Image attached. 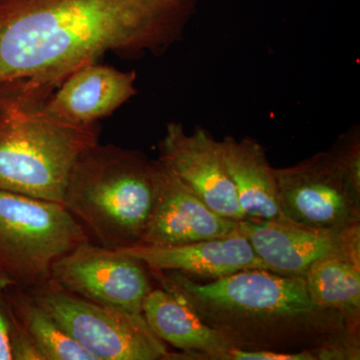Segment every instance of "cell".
Instances as JSON below:
<instances>
[{"instance_id":"obj_16","label":"cell","mask_w":360,"mask_h":360,"mask_svg":"<svg viewBox=\"0 0 360 360\" xmlns=\"http://www.w3.org/2000/svg\"><path fill=\"white\" fill-rule=\"evenodd\" d=\"M312 302L335 310L355 333L360 324V264L345 257L317 262L304 277Z\"/></svg>"},{"instance_id":"obj_10","label":"cell","mask_w":360,"mask_h":360,"mask_svg":"<svg viewBox=\"0 0 360 360\" xmlns=\"http://www.w3.org/2000/svg\"><path fill=\"white\" fill-rule=\"evenodd\" d=\"M238 231L248 238L269 271L305 277L317 262L345 257L360 264V226L347 231H322L281 220L238 221Z\"/></svg>"},{"instance_id":"obj_20","label":"cell","mask_w":360,"mask_h":360,"mask_svg":"<svg viewBox=\"0 0 360 360\" xmlns=\"http://www.w3.org/2000/svg\"><path fill=\"white\" fill-rule=\"evenodd\" d=\"M4 288V285L0 281V360H13L11 342H9L8 324H7L4 302H2Z\"/></svg>"},{"instance_id":"obj_17","label":"cell","mask_w":360,"mask_h":360,"mask_svg":"<svg viewBox=\"0 0 360 360\" xmlns=\"http://www.w3.org/2000/svg\"><path fill=\"white\" fill-rule=\"evenodd\" d=\"M2 302L20 321L44 360H94L25 290L4 288Z\"/></svg>"},{"instance_id":"obj_9","label":"cell","mask_w":360,"mask_h":360,"mask_svg":"<svg viewBox=\"0 0 360 360\" xmlns=\"http://www.w3.org/2000/svg\"><path fill=\"white\" fill-rule=\"evenodd\" d=\"M158 148L161 165L210 210L236 221L245 219L221 144L207 129L196 127L188 134L181 122L167 123Z\"/></svg>"},{"instance_id":"obj_14","label":"cell","mask_w":360,"mask_h":360,"mask_svg":"<svg viewBox=\"0 0 360 360\" xmlns=\"http://www.w3.org/2000/svg\"><path fill=\"white\" fill-rule=\"evenodd\" d=\"M220 144L245 219L285 220L279 207L274 168L264 146L250 137L238 139L231 135Z\"/></svg>"},{"instance_id":"obj_2","label":"cell","mask_w":360,"mask_h":360,"mask_svg":"<svg viewBox=\"0 0 360 360\" xmlns=\"http://www.w3.org/2000/svg\"><path fill=\"white\" fill-rule=\"evenodd\" d=\"M150 270L161 288L181 300L236 347L278 352L328 350L331 360H359V333L310 297L304 277L246 269L200 283L175 270Z\"/></svg>"},{"instance_id":"obj_12","label":"cell","mask_w":360,"mask_h":360,"mask_svg":"<svg viewBox=\"0 0 360 360\" xmlns=\"http://www.w3.org/2000/svg\"><path fill=\"white\" fill-rule=\"evenodd\" d=\"M136 72L99 63L78 68L47 99L49 111L72 124H98L136 96Z\"/></svg>"},{"instance_id":"obj_3","label":"cell","mask_w":360,"mask_h":360,"mask_svg":"<svg viewBox=\"0 0 360 360\" xmlns=\"http://www.w3.org/2000/svg\"><path fill=\"white\" fill-rule=\"evenodd\" d=\"M51 94L25 80L0 84V191L63 203L71 168L101 127L56 117Z\"/></svg>"},{"instance_id":"obj_1","label":"cell","mask_w":360,"mask_h":360,"mask_svg":"<svg viewBox=\"0 0 360 360\" xmlns=\"http://www.w3.org/2000/svg\"><path fill=\"white\" fill-rule=\"evenodd\" d=\"M205 0H0V84L54 91L108 53L160 56Z\"/></svg>"},{"instance_id":"obj_4","label":"cell","mask_w":360,"mask_h":360,"mask_svg":"<svg viewBox=\"0 0 360 360\" xmlns=\"http://www.w3.org/2000/svg\"><path fill=\"white\" fill-rule=\"evenodd\" d=\"M156 160L141 151L96 143L71 168L63 205L99 245H139L155 201Z\"/></svg>"},{"instance_id":"obj_11","label":"cell","mask_w":360,"mask_h":360,"mask_svg":"<svg viewBox=\"0 0 360 360\" xmlns=\"http://www.w3.org/2000/svg\"><path fill=\"white\" fill-rule=\"evenodd\" d=\"M238 221L221 217L156 160L155 201L139 245L167 248L224 238Z\"/></svg>"},{"instance_id":"obj_5","label":"cell","mask_w":360,"mask_h":360,"mask_svg":"<svg viewBox=\"0 0 360 360\" xmlns=\"http://www.w3.org/2000/svg\"><path fill=\"white\" fill-rule=\"evenodd\" d=\"M90 240L63 203L0 191V281L32 290L51 281L53 264Z\"/></svg>"},{"instance_id":"obj_13","label":"cell","mask_w":360,"mask_h":360,"mask_svg":"<svg viewBox=\"0 0 360 360\" xmlns=\"http://www.w3.org/2000/svg\"><path fill=\"white\" fill-rule=\"evenodd\" d=\"M122 250L149 269L175 270L189 276L217 279L246 269L269 270L238 229L224 238L187 245L167 248L135 245Z\"/></svg>"},{"instance_id":"obj_15","label":"cell","mask_w":360,"mask_h":360,"mask_svg":"<svg viewBox=\"0 0 360 360\" xmlns=\"http://www.w3.org/2000/svg\"><path fill=\"white\" fill-rule=\"evenodd\" d=\"M142 314L158 338L180 352H212L238 347L163 288L150 290L142 304Z\"/></svg>"},{"instance_id":"obj_7","label":"cell","mask_w":360,"mask_h":360,"mask_svg":"<svg viewBox=\"0 0 360 360\" xmlns=\"http://www.w3.org/2000/svg\"><path fill=\"white\" fill-rule=\"evenodd\" d=\"M274 175L286 221L322 231L360 226V180L330 148L292 167L274 168Z\"/></svg>"},{"instance_id":"obj_6","label":"cell","mask_w":360,"mask_h":360,"mask_svg":"<svg viewBox=\"0 0 360 360\" xmlns=\"http://www.w3.org/2000/svg\"><path fill=\"white\" fill-rule=\"evenodd\" d=\"M26 291L94 360H161L170 354L143 314L92 302L51 281Z\"/></svg>"},{"instance_id":"obj_18","label":"cell","mask_w":360,"mask_h":360,"mask_svg":"<svg viewBox=\"0 0 360 360\" xmlns=\"http://www.w3.org/2000/svg\"><path fill=\"white\" fill-rule=\"evenodd\" d=\"M167 359L179 360H321V350L278 352L271 350L232 347L212 352H170Z\"/></svg>"},{"instance_id":"obj_8","label":"cell","mask_w":360,"mask_h":360,"mask_svg":"<svg viewBox=\"0 0 360 360\" xmlns=\"http://www.w3.org/2000/svg\"><path fill=\"white\" fill-rule=\"evenodd\" d=\"M51 281L86 300L139 314L153 290L141 262L125 251L90 240L59 258L52 266Z\"/></svg>"},{"instance_id":"obj_19","label":"cell","mask_w":360,"mask_h":360,"mask_svg":"<svg viewBox=\"0 0 360 360\" xmlns=\"http://www.w3.org/2000/svg\"><path fill=\"white\" fill-rule=\"evenodd\" d=\"M4 311L8 324L9 342L13 360H44L20 321L8 310L4 309Z\"/></svg>"}]
</instances>
